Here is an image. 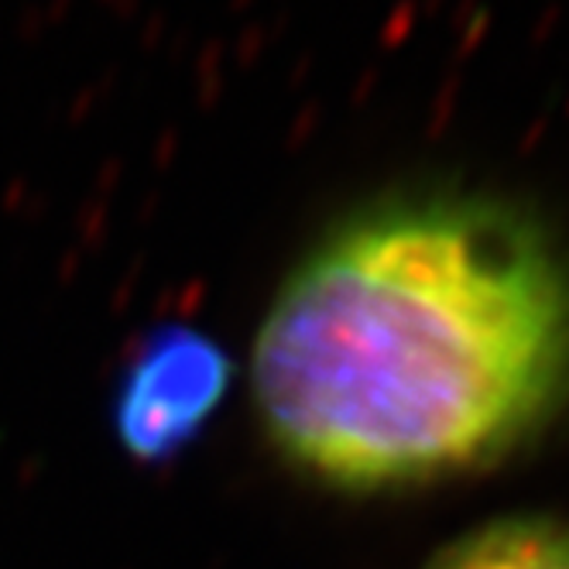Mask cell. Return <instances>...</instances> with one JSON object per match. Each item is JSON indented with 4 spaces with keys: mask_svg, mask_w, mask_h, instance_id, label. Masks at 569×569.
I'll use <instances>...</instances> for the list:
<instances>
[{
    "mask_svg": "<svg viewBox=\"0 0 569 569\" xmlns=\"http://www.w3.org/2000/svg\"><path fill=\"white\" fill-rule=\"evenodd\" d=\"M230 381L223 350L196 330L151 337L117 395V436L144 463L169 460L220 409Z\"/></svg>",
    "mask_w": 569,
    "mask_h": 569,
    "instance_id": "obj_2",
    "label": "cell"
},
{
    "mask_svg": "<svg viewBox=\"0 0 569 569\" xmlns=\"http://www.w3.org/2000/svg\"><path fill=\"white\" fill-rule=\"evenodd\" d=\"M569 395V261L521 202L419 186L292 268L254 347L271 442L343 491L495 463Z\"/></svg>",
    "mask_w": 569,
    "mask_h": 569,
    "instance_id": "obj_1",
    "label": "cell"
},
{
    "mask_svg": "<svg viewBox=\"0 0 569 569\" xmlns=\"http://www.w3.org/2000/svg\"><path fill=\"white\" fill-rule=\"evenodd\" d=\"M422 569H569V518L515 511L446 542Z\"/></svg>",
    "mask_w": 569,
    "mask_h": 569,
    "instance_id": "obj_3",
    "label": "cell"
}]
</instances>
